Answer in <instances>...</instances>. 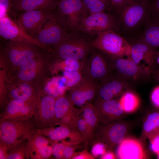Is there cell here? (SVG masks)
Listing matches in <instances>:
<instances>
[{
  "label": "cell",
  "mask_w": 159,
  "mask_h": 159,
  "mask_svg": "<svg viewBox=\"0 0 159 159\" xmlns=\"http://www.w3.org/2000/svg\"><path fill=\"white\" fill-rule=\"evenodd\" d=\"M30 118L0 122V144L6 147L8 151L40 129L35 120Z\"/></svg>",
  "instance_id": "6da1fadb"
},
{
  "label": "cell",
  "mask_w": 159,
  "mask_h": 159,
  "mask_svg": "<svg viewBox=\"0 0 159 159\" xmlns=\"http://www.w3.org/2000/svg\"><path fill=\"white\" fill-rule=\"evenodd\" d=\"M94 37L78 30L71 31L55 48L54 52L63 59H85L92 50Z\"/></svg>",
  "instance_id": "7a4b0ae2"
},
{
  "label": "cell",
  "mask_w": 159,
  "mask_h": 159,
  "mask_svg": "<svg viewBox=\"0 0 159 159\" xmlns=\"http://www.w3.org/2000/svg\"><path fill=\"white\" fill-rule=\"evenodd\" d=\"M70 32L61 23L54 9L44 19L32 37L42 47L52 46L55 49Z\"/></svg>",
  "instance_id": "3957f363"
},
{
  "label": "cell",
  "mask_w": 159,
  "mask_h": 159,
  "mask_svg": "<svg viewBox=\"0 0 159 159\" xmlns=\"http://www.w3.org/2000/svg\"><path fill=\"white\" fill-rule=\"evenodd\" d=\"M131 46L124 38L113 30L99 34L95 37L92 43L93 48L117 58L130 56Z\"/></svg>",
  "instance_id": "277c9868"
},
{
  "label": "cell",
  "mask_w": 159,
  "mask_h": 159,
  "mask_svg": "<svg viewBox=\"0 0 159 159\" xmlns=\"http://www.w3.org/2000/svg\"><path fill=\"white\" fill-rule=\"evenodd\" d=\"M54 11L61 23L70 31H77L81 21L89 15L82 0H58Z\"/></svg>",
  "instance_id": "5b68a950"
},
{
  "label": "cell",
  "mask_w": 159,
  "mask_h": 159,
  "mask_svg": "<svg viewBox=\"0 0 159 159\" xmlns=\"http://www.w3.org/2000/svg\"><path fill=\"white\" fill-rule=\"evenodd\" d=\"M118 28L129 32L145 23L148 16V0H133L127 4L118 14Z\"/></svg>",
  "instance_id": "8992f818"
},
{
  "label": "cell",
  "mask_w": 159,
  "mask_h": 159,
  "mask_svg": "<svg viewBox=\"0 0 159 159\" xmlns=\"http://www.w3.org/2000/svg\"><path fill=\"white\" fill-rule=\"evenodd\" d=\"M118 29L116 18L105 12L89 15L80 23L77 30L92 36H96L105 31Z\"/></svg>",
  "instance_id": "52a82bcc"
},
{
  "label": "cell",
  "mask_w": 159,
  "mask_h": 159,
  "mask_svg": "<svg viewBox=\"0 0 159 159\" xmlns=\"http://www.w3.org/2000/svg\"><path fill=\"white\" fill-rule=\"evenodd\" d=\"M6 44L7 55L15 66H20L39 54L38 47L39 46L34 44L8 40Z\"/></svg>",
  "instance_id": "ba28073f"
},
{
  "label": "cell",
  "mask_w": 159,
  "mask_h": 159,
  "mask_svg": "<svg viewBox=\"0 0 159 159\" xmlns=\"http://www.w3.org/2000/svg\"><path fill=\"white\" fill-rule=\"evenodd\" d=\"M103 124L97 131L98 137L106 148L112 150L124 139L128 126L124 122L117 120Z\"/></svg>",
  "instance_id": "9c48e42d"
},
{
  "label": "cell",
  "mask_w": 159,
  "mask_h": 159,
  "mask_svg": "<svg viewBox=\"0 0 159 159\" xmlns=\"http://www.w3.org/2000/svg\"><path fill=\"white\" fill-rule=\"evenodd\" d=\"M0 35L6 40L31 43L43 47L37 40L23 31L8 15L0 18Z\"/></svg>",
  "instance_id": "30bf717a"
},
{
  "label": "cell",
  "mask_w": 159,
  "mask_h": 159,
  "mask_svg": "<svg viewBox=\"0 0 159 159\" xmlns=\"http://www.w3.org/2000/svg\"><path fill=\"white\" fill-rule=\"evenodd\" d=\"M55 100L56 99L46 95L40 100L37 106H34L33 115L37 125L40 129L56 125Z\"/></svg>",
  "instance_id": "8fae6325"
},
{
  "label": "cell",
  "mask_w": 159,
  "mask_h": 159,
  "mask_svg": "<svg viewBox=\"0 0 159 159\" xmlns=\"http://www.w3.org/2000/svg\"><path fill=\"white\" fill-rule=\"evenodd\" d=\"M27 153L28 159H42L49 158L52 155V141L42 135L40 129L27 139Z\"/></svg>",
  "instance_id": "7c38bea8"
},
{
  "label": "cell",
  "mask_w": 159,
  "mask_h": 159,
  "mask_svg": "<svg viewBox=\"0 0 159 159\" xmlns=\"http://www.w3.org/2000/svg\"><path fill=\"white\" fill-rule=\"evenodd\" d=\"M53 10L43 9L17 12L14 14L16 15L14 20L23 31L32 36L44 19Z\"/></svg>",
  "instance_id": "4fadbf2b"
},
{
  "label": "cell",
  "mask_w": 159,
  "mask_h": 159,
  "mask_svg": "<svg viewBox=\"0 0 159 159\" xmlns=\"http://www.w3.org/2000/svg\"><path fill=\"white\" fill-rule=\"evenodd\" d=\"M94 106L99 121L103 124L117 120L125 112L119 101L113 99L98 101Z\"/></svg>",
  "instance_id": "5bb4252c"
},
{
  "label": "cell",
  "mask_w": 159,
  "mask_h": 159,
  "mask_svg": "<svg viewBox=\"0 0 159 159\" xmlns=\"http://www.w3.org/2000/svg\"><path fill=\"white\" fill-rule=\"evenodd\" d=\"M34 104L12 100L1 113L0 122L5 120H22L30 118L34 114Z\"/></svg>",
  "instance_id": "9a60e30c"
},
{
  "label": "cell",
  "mask_w": 159,
  "mask_h": 159,
  "mask_svg": "<svg viewBox=\"0 0 159 159\" xmlns=\"http://www.w3.org/2000/svg\"><path fill=\"white\" fill-rule=\"evenodd\" d=\"M40 130L42 135L53 141L57 142L69 138L71 142L77 144L85 140L77 130L66 125H61L55 128L51 126Z\"/></svg>",
  "instance_id": "2e32d148"
},
{
  "label": "cell",
  "mask_w": 159,
  "mask_h": 159,
  "mask_svg": "<svg viewBox=\"0 0 159 159\" xmlns=\"http://www.w3.org/2000/svg\"><path fill=\"white\" fill-rule=\"evenodd\" d=\"M96 90V87L92 80L83 78L78 85L71 88L70 97L74 105L83 106L93 98Z\"/></svg>",
  "instance_id": "e0dca14e"
},
{
  "label": "cell",
  "mask_w": 159,
  "mask_h": 159,
  "mask_svg": "<svg viewBox=\"0 0 159 159\" xmlns=\"http://www.w3.org/2000/svg\"><path fill=\"white\" fill-rule=\"evenodd\" d=\"M117 155L121 159H144L147 157L141 142L130 138L124 139L119 144Z\"/></svg>",
  "instance_id": "ac0fdd59"
},
{
  "label": "cell",
  "mask_w": 159,
  "mask_h": 159,
  "mask_svg": "<svg viewBox=\"0 0 159 159\" xmlns=\"http://www.w3.org/2000/svg\"><path fill=\"white\" fill-rule=\"evenodd\" d=\"M159 54V52L155 49L139 40L131 46L130 57L135 62L140 66L141 62L144 61L148 67H151L157 60Z\"/></svg>",
  "instance_id": "d6986e66"
},
{
  "label": "cell",
  "mask_w": 159,
  "mask_h": 159,
  "mask_svg": "<svg viewBox=\"0 0 159 159\" xmlns=\"http://www.w3.org/2000/svg\"><path fill=\"white\" fill-rule=\"evenodd\" d=\"M11 11L16 12L38 10H54L58 0H13Z\"/></svg>",
  "instance_id": "ffe728a7"
},
{
  "label": "cell",
  "mask_w": 159,
  "mask_h": 159,
  "mask_svg": "<svg viewBox=\"0 0 159 159\" xmlns=\"http://www.w3.org/2000/svg\"><path fill=\"white\" fill-rule=\"evenodd\" d=\"M102 51L93 48L90 57L89 74L92 79L98 80L105 77L108 73V67Z\"/></svg>",
  "instance_id": "44dd1931"
},
{
  "label": "cell",
  "mask_w": 159,
  "mask_h": 159,
  "mask_svg": "<svg viewBox=\"0 0 159 159\" xmlns=\"http://www.w3.org/2000/svg\"><path fill=\"white\" fill-rule=\"evenodd\" d=\"M127 87L126 83L122 80L113 79L103 85L99 89L98 95L99 100L113 99L121 94Z\"/></svg>",
  "instance_id": "7402d4cb"
},
{
  "label": "cell",
  "mask_w": 159,
  "mask_h": 159,
  "mask_svg": "<svg viewBox=\"0 0 159 159\" xmlns=\"http://www.w3.org/2000/svg\"><path fill=\"white\" fill-rule=\"evenodd\" d=\"M144 25L143 32L139 40L155 49L159 47V21L148 17Z\"/></svg>",
  "instance_id": "603a6c76"
},
{
  "label": "cell",
  "mask_w": 159,
  "mask_h": 159,
  "mask_svg": "<svg viewBox=\"0 0 159 159\" xmlns=\"http://www.w3.org/2000/svg\"><path fill=\"white\" fill-rule=\"evenodd\" d=\"M115 66L121 74L131 78H136L143 71L141 67L135 62L130 56L127 59L122 57L117 58Z\"/></svg>",
  "instance_id": "cb8c5ba5"
},
{
  "label": "cell",
  "mask_w": 159,
  "mask_h": 159,
  "mask_svg": "<svg viewBox=\"0 0 159 159\" xmlns=\"http://www.w3.org/2000/svg\"><path fill=\"white\" fill-rule=\"evenodd\" d=\"M85 121L88 128L89 139L93 136L98 127L99 120L96 115L94 105L90 104L82 106L80 110Z\"/></svg>",
  "instance_id": "d4e9b609"
},
{
  "label": "cell",
  "mask_w": 159,
  "mask_h": 159,
  "mask_svg": "<svg viewBox=\"0 0 159 159\" xmlns=\"http://www.w3.org/2000/svg\"><path fill=\"white\" fill-rule=\"evenodd\" d=\"M74 105L71 98L62 96L56 99L55 117L56 125L59 120L69 112L74 110Z\"/></svg>",
  "instance_id": "484cf974"
},
{
  "label": "cell",
  "mask_w": 159,
  "mask_h": 159,
  "mask_svg": "<svg viewBox=\"0 0 159 159\" xmlns=\"http://www.w3.org/2000/svg\"><path fill=\"white\" fill-rule=\"evenodd\" d=\"M10 94L11 100H16L31 104L34 100L32 89L26 83H22L18 88L11 90Z\"/></svg>",
  "instance_id": "4316f807"
},
{
  "label": "cell",
  "mask_w": 159,
  "mask_h": 159,
  "mask_svg": "<svg viewBox=\"0 0 159 159\" xmlns=\"http://www.w3.org/2000/svg\"><path fill=\"white\" fill-rule=\"evenodd\" d=\"M125 112L132 113L136 111L140 104L138 97L134 93L128 91L124 93L119 101Z\"/></svg>",
  "instance_id": "83f0119b"
},
{
  "label": "cell",
  "mask_w": 159,
  "mask_h": 159,
  "mask_svg": "<svg viewBox=\"0 0 159 159\" xmlns=\"http://www.w3.org/2000/svg\"><path fill=\"white\" fill-rule=\"evenodd\" d=\"M84 5L89 15L101 12L109 11L105 0H82Z\"/></svg>",
  "instance_id": "f1b7e54d"
},
{
  "label": "cell",
  "mask_w": 159,
  "mask_h": 159,
  "mask_svg": "<svg viewBox=\"0 0 159 159\" xmlns=\"http://www.w3.org/2000/svg\"><path fill=\"white\" fill-rule=\"evenodd\" d=\"M159 128V112H154L148 115L143 125L144 133L146 136Z\"/></svg>",
  "instance_id": "f546056e"
},
{
  "label": "cell",
  "mask_w": 159,
  "mask_h": 159,
  "mask_svg": "<svg viewBox=\"0 0 159 159\" xmlns=\"http://www.w3.org/2000/svg\"><path fill=\"white\" fill-rule=\"evenodd\" d=\"M26 145L22 142L12 148L8 151L6 159H28Z\"/></svg>",
  "instance_id": "4dcf8cb0"
},
{
  "label": "cell",
  "mask_w": 159,
  "mask_h": 159,
  "mask_svg": "<svg viewBox=\"0 0 159 159\" xmlns=\"http://www.w3.org/2000/svg\"><path fill=\"white\" fill-rule=\"evenodd\" d=\"M64 75L66 86L71 88L78 85L83 79L80 71H64Z\"/></svg>",
  "instance_id": "1f68e13d"
},
{
  "label": "cell",
  "mask_w": 159,
  "mask_h": 159,
  "mask_svg": "<svg viewBox=\"0 0 159 159\" xmlns=\"http://www.w3.org/2000/svg\"><path fill=\"white\" fill-rule=\"evenodd\" d=\"M79 116L74 110L66 114L58 121L57 124L66 125L77 130Z\"/></svg>",
  "instance_id": "d6a6232c"
},
{
  "label": "cell",
  "mask_w": 159,
  "mask_h": 159,
  "mask_svg": "<svg viewBox=\"0 0 159 159\" xmlns=\"http://www.w3.org/2000/svg\"><path fill=\"white\" fill-rule=\"evenodd\" d=\"M148 0V17L159 21V0Z\"/></svg>",
  "instance_id": "836d02e7"
},
{
  "label": "cell",
  "mask_w": 159,
  "mask_h": 159,
  "mask_svg": "<svg viewBox=\"0 0 159 159\" xmlns=\"http://www.w3.org/2000/svg\"><path fill=\"white\" fill-rule=\"evenodd\" d=\"M109 8V11L117 15L122 10L126 5L125 0H105Z\"/></svg>",
  "instance_id": "e575fe53"
},
{
  "label": "cell",
  "mask_w": 159,
  "mask_h": 159,
  "mask_svg": "<svg viewBox=\"0 0 159 159\" xmlns=\"http://www.w3.org/2000/svg\"><path fill=\"white\" fill-rule=\"evenodd\" d=\"M150 143L151 148L156 154L159 153V128L147 135Z\"/></svg>",
  "instance_id": "d590c367"
},
{
  "label": "cell",
  "mask_w": 159,
  "mask_h": 159,
  "mask_svg": "<svg viewBox=\"0 0 159 159\" xmlns=\"http://www.w3.org/2000/svg\"><path fill=\"white\" fill-rule=\"evenodd\" d=\"M64 59V71H80L81 68L80 60L71 58Z\"/></svg>",
  "instance_id": "8d00e7d4"
},
{
  "label": "cell",
  "mask_w": 159,
  "mask_h": 159,
  "mask_svg": "<svg viewBox=\"0 0 159 159\" xmlns=\"http://www.w3.org/2000/svg\"><path fill=\"white\" fill-rule=\"evenodd\" d=\"M66 143V141L61 143L54 142L53 143L52 155L56 158L63 159L64 150Z\"/></svg>",
  "instance_id": "74e56055"
},
{
  "label": "cell",
  "mask_w": 159,
  "mask_h": 159,
  "mask_svg": "<svg viewBox=\"0 0 159 159\" xmlns=\"http://www.w3.org/2000/svg\"><path fill=\"white\" fill-rule=\"evenodd\" d=\"M36 75L35 69H20L18 77L21 80L24 81H29L33 79Z\"/></svg>",
  "instance_id": "f35d334b"
},
{
  "label": "cell",
  "mask_w": 159,
  "mask_h": 159,
  "mask_svg": "<svg viewBox=\"0 0 159 159\" xmlns=\"http://www.w3.org/2000/svg\"><path fill=\"white\" fill-rule=\"evenodd\" d=\"M0 18L8 15L11 10L13 3L11 0H0Z\"/></svg>",
  "instance_id": "ab89813d"
},
{
  "label": "cell",
  "mask_w": 159,
  "mask_h": 159,
  "mask_svg": "<svg viewBox=\"0 0 159 159\" xmlns=\"http://www.w3.org/2000/svg\"><path fill=\"white\" fill-rule=\"evenodd\" d=\"M106 147L102 142L95 143L92 148L91 152L92 155L94 157L102 155L106 152Z\"/></svg>",
  "instance_id": "60d3db41"
},
{
  "label": "cell",
  "mask_w": 159,
  "mask_h": 159,
  "mask_svg": "<svg viewBox=\"0 0 159 159\" xmlns=\"http://www.w3.org/2000/svg\"><path fill=\"white\" fill-rule=\"evenodd\" d=\"M77 130L82 135L85 140L89 139L87 126L83 117H78Z\"/></svg>",
  "instance_id": "b9f144b4"
},
{
  "label": "cell",
  "mask_w": 159,
  "mask_h": 159,
  "mask_svg": "<svg viewBox=\"0 0 159 159\" xmlns=\"http://www.w3.org/2000/svg\"><path fill=\"white\" fill-rule=\"evenodd\" d=\"M77 144L71 142H66L64 150L63 158L72 159L75 154L74 149L72 146L73 145Z\"/></svg>",
  "instance_id": "7bdbcfd3"
},
{
  "label": "cell",
  "mask_w": 159,
  "mask_h": 159,
  "mask_svg": "<svg viewBox=\"0 0 159 159\" xmlns=\"http://www.w3.org/2000/svg\"><path fill=\"white\" fill-rule=\"evenodd\" d=\"M150 99L153 106L159 109V85L153 89L151 94Z\"/></svg>",
  "instance_id": "ee69618b"
},
{
  "label": "cell",
  "mask_w": 159,
  "mask_h": 159,
  "mask_svg": "<svg viewBox=\"0 0 159 159\" xmlns=\"http://www.w3.org/2000/svg\"><path fill=\"white\" fill-rule=\"evenodd\" d=\"M36 65V62L33 58L25 61L19 67L20 69H35Z\"/></svg>",
  "instance_id": "f6af8a7d"
},
{
  "label": "cell",
  "mask_w": 159,
  "mask_h": 159,
  "mask_svg": "<svg viewBox=\"0 0 159 159\" xmlns=\"http://www.w3.org/2000/svg\"><path fill=\"white\" fill-rule=\"evenodd\" d=\"M94 157L86 150L75 153L72 159H93Z\"/></svg>",
  "instance_id": "bcb514c9"
},
{
  "label": "cell",
  "mask_w": 159,
  "mask_h": 159,
  "mask_svg": "<svg viewBox=\"0 0 159 159\" xmlns=\"http://www.w3.org/2000/svg\"><path fill=\"white\" fill-rule=\"evenodd\" d=\"M7 148L1 144H0V159H6L8 154Z\"/></svg>",
  "instance_id": "7dc6e473"
},
{
  "label": "cell",
  "mask_w": 159,
  "mask_h": 159,
  "mask_svg": "<svg viewBox=\"0 0 159 159\" xmlns=\"http://www.w3.org/2000/svg\"><path fill=\"white\" fill-rule=\"evenodd\" d=\"M101 158L102 159H116V157L113 153L111 151L106 152L105 153L102 155Z\"/></svg>",
  "instance_id": "c3c4849f"
},
{
  "label": "cell",
  "mask_w": 159,
  "mask_h": 159,
  "mask_svg": "<svg viewBox=\"0 0 159 159\" xmlns=\"http://www.w3.org/2000/svg\"><path fill=\"white\" fill-rule=\"evenodd\" d=\"M127 4H129L132 2L133 0H125Z\"/></svg>",
  "instance_id": "681fc988"
},
{
  "label": "cell",
  "mask_w": 159,
  "mask_h": 159,
  "mask_svg": "<svg viewBox=\"0 0 159 159\" xmlns=\"http://www.w3.org/2000/svg\"><path fill=\"white\" fill-rule=\"evenodd\" d=\"M156 77L157 79L159 81V70L158 71L157 75Z\"/></svg>",
  "instance_id": "f907efd6"
},
{
  "label": "cell",
  "mask_w": 159,
  "mask_h": 159,
  "mask_svg": "<svg viewBox=\"0 0 159 159\" xmlns=\"http://www.w3.org/2000/svg\"><path fill=\"white\" fill-rule=\"evenodd\" d=\"M157 61L158 63L159 64V54L158 55L157 59Z\"/></svg>",
  "instance_id": "816d5d0a"
},
{
  "label": "cell",
  "mask_w": 159,
  "mask_h": 159,
  "mask_svg": "<svg viewBox=\"0 0 159 159\" xmlns=\"http://www.w3.org/2000/svg\"><path fill=\"white\" fill-rule=\"evenodd\" d=\"M157 158L158 159H159V153L157 154Z\"/></svg>",
  "instance_id": "f5cc1de1"
},
{
  "label": "cell",
  "mask_w": 159,
  "mask_h": 159,
  "mask_svg": "<svg viewBox=\"0 0 159 159\" xmlns=\"http://www.w3.org/2000/svg\"></svg>",
  "instance_id": "db71d44e"
}]
</instances>
